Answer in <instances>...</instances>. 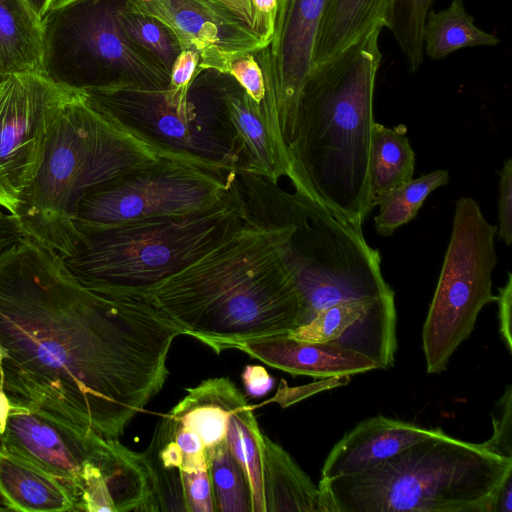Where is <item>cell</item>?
Returning a JSON list of instances; mask_svg holds the SVG:
<instances>
[{"instance_id": "9", "label": "cell", "mask_w": 512, "mask_h": 512, "mask_svg": "<svg viewBox=\"0 0 512 512\" xmlns=\"http://www.w3.org/2000/svg\"><path fill=\"white\" fill-rule=\"evenodd\" d=\"M496 233L497 226L485 219L474 199H458L451 238L422 331L430 374L447 369L452 354L473 331L482 308L497 300L492 293Z\"/></svg>"}, {"instance_id": "7", "label": "cell", "mask_w": 512, "mask_h": 512, "mask_svg": "<svg viewBox=\"0 0 512 512\" xmlns=\"http://www.w3.org/2000/svg\"><path fill=\"white\" fill-rule=\"evenodd\" d=\"M249 218L237 176L216 206L181 216L140 219L82 236L64 262L89 290L140 296L180 271Z\"/></svg>"}, {"instance_id": "31", "label": "cell", "mask_w": 512, "mask_h": 512, "mask_svg": "<svg viewBox=\"0 0 512 512\" xmlns=\"http://www.w3.org/2000/svg\"><path fill=\"white\" fill-rule=\"evenodd\" d=\"M117 20L126 36L149 52L170 73L181 50L169 30L154 18L124 11L120 4Z\"/></svg>"}, {"instance_id": "27", "label": "cell", "mask_w": 512, "mask_h": 512, "mask_svg": "<svg viewBox=\"0 0 512 512\" xmlns=\"http://www.w3.org/2000/svg\"><path fill=\"white\" fill-rule=\"evenodd\" d=\"M415 153L404 131L374 123L370 149L373 204L383 193L413 179ZM375 207V206H374Z\"/></svg>"}, {"instance_id": "13", "label": "cell", "mask_w": 512, "mask_h": 512, "mask_svg": "<svg viewBox=\"0 0 512 512\" xmlns=\"http://www.w3.org/2000/svg\"><path fill=\"white\" fill-rule=\"evenodd\" d=\"M330 0H277L273 35L257 60L264 77L262 112L280 125L288 148L300 92L313 70L318 32Z\"/></svg>"}, {"instance_id": "26", "label": "cell", "mask_w": 512, "mask_h": 512, "mask_svg": "<svg viewBox=\"0 0 512 512\" xmlns=\"http://www.w3.org/2000/svg\"><path fill=\"white\" fill-rule=\"evenodd\" d=\"M423 52L433 60L466 47L495 46L499 39L479 29L462 0H452L440 11L429 10L423 26Z\"/></svg>"}, {"instance_id": "30", "label": "cell", "mask_w": 512, "mask_h": 512, "mask_svg": "<svg viewBox=\"0 0 512 512\" xmlns=\"http://www.w3.org/2000/svg\"><path fill=\"white\" fill-rule=\"evenodd\" d=\"M215 512H253L247 476L226 439L206 449Z\"/></svg>"}, {"instance_id": "28", "label": "cell", "mask_w": 512, "mask_h": 512, "mask_svg": "<svg viewBox=\"0 0 512 512\" xmlns=\"http://www.w3.org/2000/svg\"><path fill=\"white\" fill-rule=\"evenodd\" d=\"M449 179L447 170L437 169L377 197L374 200V206H379V213L374 218L376 232L384 237L390 236L397 228L410 222L429 194L446 185Z\"/></svg>"}, {"instance_id": "48", "label": "cell", "mask_w": 512, "mask_h": 512, "mask_svg": "<svg viewBox=\"0 0 512 512\" xmlns=\"http://www.w3.org/2000/svg\"><path fill=\"white\" fill-rule=\"evenodd\" d=\"M7 510L5 507L0 506V511Z\"/></svg>"}, {"instance_id": "23", "label": "cell", "mask_w": 512, "mask_h": 512, "mask_svg": "<svg viewBox=\"0 0 512 512\" xmlns=\"http://www.w3.org/2000/svg\"><path fill=\"white\" fill-rule=\"evenodd\" d=\"M235 131L241 162L237 171L277 183L288 170L271 140L258 104L241 88L221 94ZM236 171V172H237Z\"/></svg>"}, {"instance_id": "2", "label": "cell", "mask_w": 512, "mask_h": 512, "mask_svg": "<svg viewBox=\"0 0 512 512\" xmlns=\"http://www.w3.org/2000/svg\"><path fill=\"white\" fill-rule=\"evenodd\" d=\"M215 353L298 327L301 302L270 228L249 218L142 295Z\"/></svg>"}, {"instance_id": "38", "label": "cell", "mask_w": 512, "mask_h": 512, "mask_svg": "<svg viewBox=\"0 0 512 512\" xmlns=\"http://www.w3.org/2000/svg\"><path fill=\"white\" fill-rule=\"evenodd\" d=\"M499 238L505 245L512 242V158H508L500 171L498 200Z\"/></svg>"}, {"instance_id": "3", "label": "cell", "mask_w": 512, "mask_h": 512, "mask_svg": "<svg viewBox=\"0 0 512 512\" xmlns=\"http://www.w3.org/2000/svg\"><path fill=\"white\" fill-rule=\"evenodd\" d=\"M381 30L313 68L299 95L287 148L296 192L358 229L374 208L370 149Z\"/></svg>"}, {"instance_id": "17", "label": "cell", "mask_w": 512, "mask_h": 512, "mask_svg": "<svg viewBox=\"0 0 512 512\" xmlns=\"http://www.w3.org/2000/svg\"><path fill=\"white\" fill-rule=\"evenodd\" d=\"M382 415L367 418L349 430L327 455L321 478L368 470L421 440L442 433Z\"/></svg>"}, {"instance_id": "16", "label": "cell", "mask_w": 512, "mask_h": 512, "mask_svg": "<svg viewBox=\"0 0 512 512\" xmlns=\"http://www.w3.org/2000/svg\"><path fill=\"white\" fill-rule=\"evenodd\" d=\"M395 299L339 303L288 333L294 339L348 349L375 361L379 369L393 366L397 350Z\"/></svg>"}, {"instance_id": "18", "label": "cell", "mask_w": 512, "mask_h": 512, "mask_svg": "<svg viewBox=\"0 0 512 512\" xmlns=\"http://www.w3.org/2000/svg\"><path fill=\"white\" fill-rule=\"evenodd\" d=\"M237 349L270 367L319 379L379 369L375 361L357 352L300 341L288 334L250 340Z\"/></svg>"}, {"instance_id": "4", "label": "cell", "mask_w": 512, "mask_h": 512, "mask_svg": "<svg viewBox=\"0 0 512 512\" xmlns=\"http://www.w3.org/2000/svg\"><path fill=\"white\" fill-rule=\"evenodd\" d=\"M162 159L224 172L218 165L147 140L78 91L56 119L40 167L12 215L24 237L65 259L81 242L74 223L81 200L98 187Z\"/></svg>"}, {"instance_id": "10", "label": "cell", "mask_w": 512, "mask_h": 512, "mask_svg": "<svg viewBox=\"0 0 512 512\" xmlns=\"http://www.w3.org/2000/svg\"><path fill=\"white\" fill-rule=\"evenodd\" d=\"M235 175L162 159L87 194L75 227L82 241L83 235L130 221L204 211L225 198Z\"/></svg>"}, {"instance_id": "6", "label": "cell", "mask_w": 512, "mask_h": 512, "mask_svg": "<svg viewBox=\"0 0 512 512\" xmlns=\"http://www.w3.org/2000/svg\"><path fill=\"white\" fill-rule=\"evenodd\" d=\"M511 475L512 458L443 431L318 488L323 512H491Z\"/></svg>"}, {"instance_id": "34", "label": "cell", "mask_w": 512, "mask_h": 512, "mask_svg": "<svg viewBox=\"0 0 512 512\" xmlns=\"http://www.w3.org/2000/svg\"><path fill=\"white\" fill-rule=\"evenodd\" d=\"M492 423L493 434L482 445L500 456L512 458V386L510 384L495 404Z\"/></svg>"}, {"instance_id": "49", "label": "cell", "mask_w": 512, "mask_h": 512, "mask_svg": "<svg viewBox=\"0 0 512 512\" xmlns=\"http://www.w3.org/2000/svg\"><path fill=\"white\" fill-rule=\"evenodd\" d=\"M3 78L0 76V81L2 80Z\"/></svg>"}, {"instance_id": "33", "label": "cell", "mask_w": 512, "mask_h": 512, "mask_svg": "<svg viewBox=\"0 0 512 512\" xmlns=\"http://www.w3.org/2000/svg\"><path fill=\"white\" fill-rule=\"evenodd\" d=\"M199 61V55L195 51H180L170 70L168 86L163 91L167 103L181 105L188 102Z\"/></svg>"}, {"instance_id": "29", "label": "cell", "mask_w": 512, "mask_h": 512, "mask_svg": "<svg viewBox=\"0 0 512 512\" xmlns=\"http://www.w3.org/2000/svg\"><path fill=\"white\" fill-rule=\"evenodd\" d=\"M262 434L252 408L248 404L230 414L226 441L247 476L253 512H265L261 471Z\"/></svg>"}, {"instance_id": "32", "label": "cell", "mask_w": 512, "mask_h": 512, "mask_svg": "<svg viewBox=\"0 0 512 512\" xmlns=\"http://www.w3.org/2000/svg\"><path fill=\"white\" fill-rule=\"evenodd\" d=\"M435 0H397L391 31L406 59L411 71L422 65L423 26L427 12Z\"/></svg>"}, {"instance_id": "39", "label": "cell", "mask_w": 512, "mask_h": 512, "mask_svg": "<svg viewBox=\"0 0 512 512\" xmlns=\"http://www.w3.org/2000/svg\"><path fill=\"white\" fill-rule=\"evenodd\" d=\"M350 380V375L334 376L321 379L320 381L305 386L294 388L288 387L286 382L282 380L278 389V393L271 399V401L278 402L282 407H287L318 392L347 385Z\"/></svg>"}, {"instance_id": "37", "label": "cell", "mask_w": 512, "mask_h": 512, "mask_svg": "<svg viewBox=\"0 0 512 512\" xmlns=\"http://www.w3.org/2000/svg\"><path fill=\"white\" fill-rule=\"evenodd\" d=\"M173 420L174 439L182 453L181 470L184 472L207 470L206 449L201 439L174 418Z\"/></svg>"}, {"instance_id": "11", "label": "cell", "mask_w": 512, "mask_h": 512, "mask_svg": "<svg viewBox=\"0 0 512 512\" xmlns=\"http://www.w3.org/2000/svg\"><path fill=\"white\" fill-rule=\"evenodd\" d=\"M96 107L147 140L236 172L240 149L222 97L200 106L191 99L181 105L165 101L163 91L116 82L83 91Z\"/></svg>"}, {"instance_id": "47", "label": "cell", "mask_w": 512, "mask_h": 512, "mask_svg": "<svg viewBox=\"0 0 512 512\" xmlns=\"http://www.w3.org/2000/svg\"><path fill=\"white\" fill-rule=\"evenodd\" d=\"M35 12L43 19L55 0H27Z\"/></svg>"}, {"instance_id": "1", "label": "cell", "mask_w": 512, "mask_h": 512, "mask_svg": "<svg viewBox=\"0 0 512 512\" xmlns=\"http://www.w3.org/2000/svg\"><path fill=\"white\" fill-rule=\"evenodd\" d=\"M180 335L147 298L89 290L30 238L0 253V385L13 406L118 439L164 386Z\"/></svg>"}, {"instance_id": "35", "label": "cell", "mask_w": 512, "mask_h": 512, "mask_svg": "<svg viewBox=\"0 0 512 512\" xmlns=\"http://www.w3.org/2000/svg\"><path fill=\"white\" fill-rule=\"evenodd\" d=\"M225 74L232 76L258 105L262 102L265 97L264 77L253 53L233 57L226 67Z\"/></svg>"}, {"instance_id": "22", "label": "cell", "mask_w": 512, "mask_h": 512, "mask_svg": "<svg viewBox=\"0 0 512 512\" xmlns=\"http://www.w3.org/2000/svg\"><path fill=\"white\" fill-rule=\"evenodd\" d=\"M261 471L265 512H323L318 485L281 445L264 433Z\"/></svg>"}, {"instance_id": "42", "label": "cell", "mask_w": 512, "mask_h": 512, "mask_svg": "<svg viewBox=\"0 0 512 512\" xmlns=\"http://www.w3.org/2000/svg\"><path fill=\"white\" fill-rule=\"evenodd\" d=\"M246 393L252 397H261L273 387V379L260 365H246L242 375Z\"/></svg>"}, {"instance_id": "15", "label": "cell", "mask_w": 512, "mask_h": 512, "mask_svg": "<svg viewBox=\"0 0 512 512\" xmlns=\"http://www.w3.org/2000/svg\"><path fill=\"white\" fill-rule=\"evenodd\" d=\"M107 438L58 421L42 412L11 405L0 446L53 475L73 494L78 511L81 475L99 462Z\"/></svg>"}, {"instance_id": "19", "label": "cell", "mask_w": 512, "mask_h": 512, "mask_svg": "<svg viewBox=\"0 0 512 512\" xmlns=\"http://www.w3.org/2000/svg\"><path fill=\"white\" fill-rule=\"evenodd\" d=\"M0 500L7 510L77 511L71 491L59 479L0 446Z\"/></svg>"}, {"instance_id": "14", "label": "cell", "mask_w": 512, "mask_h": 512, "mask_svg": "<svg viewBox=\"0 0 512 512\" xmlns=\"http://www.w3.org/2000/svg\"><path fill=\"white\" fill-rule=\"evenodd\" d=\"M121 8L162 23L180 50L199 55L201 69L225 74L233 57L264 48L260 37L220 0H125Z\"/></svg>"}, {"instance_id": "36", "label": "cell", "mask_w": 512, "mask_h": 512, "mask_svg": "<svg viewBox=\"0 0 512 512\" xmlns=\"http://www.w3.org/2000/svg\"><path fill=\"white\" fill-rule=\"evenodd\" d=\"M182 482L188 512H215L208 469L182 471Z\"/></svg>"}, {"instance_id": "5", "label": "cell", "mask_w": 512, "mask_h": 512, "mask_svg": "<svg viewBox=\"0 0 512 512\" xmlns=\"http://www.w3.org/2000/svg\"><path fill=\"white\" fill-rule=\"evenodd\" d=\"M249 215L272 230L297 289L299 325L339 303L394 296L378 249L318 202L268 179L238 172Z\"/></svg>"}, {"instance_id": "45", "label": "cell", "mask_w": 512, "mask_h": 512, "mask_svg": "<svg viewBox=\"0 0 512 512\" xmlns=\"http://www.w3.org/2000/svg\"><path fill=\"white\" fill-rule=\"evenodd\" d=\"M237 17L245 22L251 29L253 27L254 12L252 0H220ZM253 30V29H252Z\"/></svg>"}, {"instance_id": "24", "label": "cell", "mask_w": 512, "mask_h": 512, "mask_svg": "<svg viewBox=\"0 0 512 512\" xmlns=\"http://www.w3.org/2000/svg\"><path fill=\"white\" fill-rule=\"evenodd\" d=\"M43 19L27 0H0V76L43 74Z\"/></svg>"}, {"instance_id": "8", "label": "cell", "mask_w": 512, "mask_h": 512, "mask_svg": "<svg viewBox=\"0 0 512 512\" xmlns=\"http://www.w3.org/2000/svg\"><path fill=\"white\" fill-rule=\"evenodd\" d=\"M115 0H55L43 18V74L75 91L116 82L164 91L170 73L132 42Z\"/></svg>"}, {"instance_id": "12", "label": "cell", "mask_w": 512, "mask_h": 512, "mask_svg": "<svg viewBox=\"0 0 512 512\" xmlns=\"http://www.w3.org/2000/svg\"><path fill=\"white\" fill-rule=\"evenodd\" d=\"M77 92L42 73L0 81V208L15 212L40 167L56 119Z\"/></svg>"}, {"instance_id": "43", "label": "cell", "mask_w": 512, "mask_h": 512, "mask_svg": "<svg viewBox=\"0 0 512 512\" xmlns=\"http://www.w3.org/2000/svg\"><path fill=\"white\" fill-rule=\"evenodd\" d=\"M23 237L15 217L0 208V253Z\"/></svg>"}, {"instance_id": "40", "label": "cell", "mask_w": 512, "mask_h": 512, "mask_svg": "<svg viewBox=\"0 0 512 512\" xmlns=\"http://www.w3.org/2000/svg\"><path fill=\"white\" fill-rule=\"evenodd\" d=\"M252 6L254 12L252 29L265 47L273 35L277 0H252Z\"/></svg>"}, {"instance_id": "46", "label": "cell", "mask_w": 512, "mask_h": 512, "mask_svg": "<svg viewBox=\"0 0 512 512\" xmlns=\"http://www.w3.org/2000/svg\"><path fill=\"white\" fill-rule=\"evenodd\" d=\"M10 409L11 402L4 388L0 385V435H2L6 429Z\"/></svg>"}, {"instance_id": "21", "label": "cell", "mask_w": 512, "mask_h": 512, "mask_svg": "<svg viewBox=\"0 0 512 512\" xmlns=\"http://www.w3.org/2000/svg\"><path fill=\"white\" fill-rule=\"evenodd\" d=\"M187 392L169 414L194 432L205 449L226 439L230 414L248 404L245 395L228 377L206 379Z\"/></svg>"}, {"instance_id": "25", "label": "cell", "mask_w": 512, "mask_h": 512, "mask_svg": "<svg viewBox=\"0 0 512 512\" xmlns=\"http://www.w3.org/2000/svg\"><path fill=\"white\" fill-rule=\"evenodd\" d=\"M141 453L151 478L155 512H188L182 482V453L174 439V420L169 413L158 422L151 443Z\"/></svg>"}, {"instance_id": "44", "label": "cell", "mask_w": 512, "mask_h": 512, "mask_svg": "<svg viewBox=\"0 0 512 512\" xmlns=\"http://www.w3.org/2000/svg\"><path fill=\"white\" fill-rule=\"evenodd\" d=\"M491 512H512V475L497 490Z\"/></svg>"}, {"instance_id": "41", "label": "cell", "mask_w": 512, "mask_h": 512, "mask_svg": "<svg viewBox=\"0 0 512 512\" xmlns=\"http://www.w3.org/2000/svg\"><path fill=\"white\" fill-rule=\"evenodd\" d=\"M499 330L508 351L512 352L511 307H512V275L508 272L507 281L499 288L497 295Z\"/></svg>"}, {"instance_id": "20", "label": "cell", "mask_w": 512, "mask_h": 512, "mask_svg": "<svg viewBox=\"0 0 512 512\" xmlns=\"http://www.w3.org/2000/svg\"><path fill=\"white\" fill-rule=\"evenodd\" d=\"M397 0H330L317 36L313 68L376 28L391 29Z\"/></svg>"}]
</instances>
